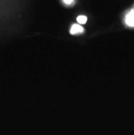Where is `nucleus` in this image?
<instances>
[{"mask_svg":"<svg viewBox=\"0 0 134 135\" xmlns=\"http://www.w3.org/2000/svg\"><path fill=\"white\" fill-rule=\"evenodd\" d=\"M125 23L127 26L134 27V10H131L125 18Z\"/></svg>","mask_w":134,"mask_h":135,"instance_id":"f257e3e1","label":"nucleus"},{"mask_svg":"<svg viewBox=\"0 0 134 135\" xmlns=\"http://www.w3.org/2000/svg\"><path fill=\"white\" fill-rule=\"evenodd\" d=\"M85 31V29L83 28L80 25L78 24H74L72 25V28L70 30V33L72 34V35H76V34H81Z\"/></svg>","mask_w":134,"mask_h":135,"instance_id":"f03ea898","label":"nucleus"},{"mask_svg":"<svg viewBox=\"0 0 134 135\" xmlns=\"http://www.w3.org/2000/svg\"><path fill=\"white\" fill-rule=\"evenodd\" d=\"M77 21H78V23H79V24L84 25V24L86 23L87 18L85 16H84V15H80V16H78V18H77Z\"/></svg>","mask_w":134,"mask_h":135,"instance_id":"7ed1b4c3","label":"nucleus"},{"mask_svg":"<svg viewBox=\"0 0 134 135\" xmlns=\"http://www.w3.org/2000/svg\"><path fill=\"white\" fill-rule=\"evenodd\" d=\"M63 3L67 6H72L75 4V0H63Z\"/></svg>","mask_w":134,"mask_h":135,"instance_id":"20e7f679","label":"nucleus"},{"mask_svg":"<svg viewBox=\"0 0 134 135\" xmlns=\"http://www.w3.org/2000/svg\"><path fill=\"white\" fill-rule=\"evenodd\" d=\"M132 10H134V4H133V5H132Z\"/></svg>","mask_w":134,"mask_h":135,"instance_id":"39448f33","label":"nucleus"}]
</instances>
